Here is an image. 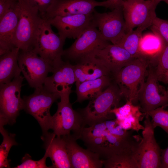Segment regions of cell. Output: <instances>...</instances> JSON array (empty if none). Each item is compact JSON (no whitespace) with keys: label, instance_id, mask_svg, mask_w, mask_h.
Masks as SVG:
<instances>
[{"label":"cell","instance_id":"2e32d148","mask_svg":"<svg viewBox=\"0 0 168 168\" xmlns=\"http://www.w3.org/2000/svg\"><path fill=\"white\" fill-rule=\"evenodd\" d=\"M87 57L103 66L112 76L135 58L120 46L114 44L96 50Z\"/></svg>","mask_w":168,"mask_h":168},{"label":"cell","instance_id":"d590c367","mask_svg":"<svg viewBox=\"0 0 168 168\" xmlns=\"http://www.w3.org/2000/svg\"><path fill=\"white\" fill-rule=\"evenodd\" d=\"M17 1L14 0H0V19Z\"/></svg>","mask_w":168,"mask_h":168},{"label":"cell","instance_id":"e0dca14e","mask_svg":"<svg viewBox=\"0 0 168 168\" xmlns=\"http://www.w3.org/2000/svg\"><path fill=\"white\" fill-rule=\"evenodd\" d=\"M92 13L57 16L46 20L57 28L59 35L63 39L65 40L67 38L76 39L91 24Z\"/></svg>","mask_w":168,"mask_h":168},{"label":"cell","instance_id":"8d00e7d4","mask_svg":"<svg viewBox=\"0 0 168 168\" xmlns=\"http://www.w3.org/2000/svg\"><path fill=\"white\" fill-rule=\"evenodd\" d=\"M161 168H168V147L165 149H161Z\"/></svg>","mask_w":168,"mask_h":168},{"label":"cell","instance_id":"5bb4252c","mask_svg":"<svg viewBox=\"0 0 168 168\" xmlns=\"http://www.w3.org/2000/svg\"><path fill=\"white\" fill-rule=\"evenodd\" d=\"M91 23L98 29L103 37L112 44H117L126 33L123 7L104 13L95 10Z\"/></svg>","mask_w":168,"mask_h":168},{"label":"cell","instance_id":"74e56055","mask_svg":"<svg viewBox=\"0 0 168 168\" xmlns=\"http://www.w3.org/2000/svg\"><path fill=\"white\" fill-rule=\"evenodd\" d=\"M107 0L113 4L114 7V9L118 7H123L124 1V0Z\"/></svg>","mask_w":168,"mask_h":168},{"label":"cell","instance_id":"7a4b0ae2","mask_svg":"<svg viewBox=\"0 0 168 168\" xmlns=\"http://www.w3.org/2000/svg\"><path fill=\"white\" fill-rule=\"evenodd\" d=\"M124 139L110 133L105 121L84 127L78 138L84 142L87 148L97 153L105 160L119 152L124 143Z\"/></svg>","mask_w":168,"mask_h":168},{"label":"cell","instance_id":"8fae6325","mask_svg":"<svg viewBox=\"0 0 168 168\" xmlns=\"http://www.w3.org/2000/svg\"><path fill=\"white\" fill-rule=\"evenodd\" d=\"M18 63L24 77L30 86L35 89L43 85L48 73L54 70L49 62L39 56L33 49L20 50Z\"/></svg>","mask_w":168,"mask_h":168},{"label":"cell","instance_id":"52a82bcc","mask_svg":"<svg viewBox=\"0 0 168 168\" xmlns=\"http://www.w3.org/2000/svg\"><path fill=\"white\" fill-rule=\"evenodd\" d=\"M69 97V95L60 97L57 110L52 116L51 129L59 136L70 134L72 131V135L77 140L85 126L80 113L72 108Z\"/></svg>","mask_w":168,"mask_h":168},{"label":"cell","instance_id":"d4e9b609","mask_svg":"<svg viewBox=\"0 0 168 168\" xmlns=\"http://www.w3.org/2000/svg\"><path fill=\"white\" fill-rule=\"evenodd\" d=\"M20 49L15 47L0 56V85L11 82L20 75L21 71L18 63Z\"/></svg>","mask_w":168,"mask_h":168},{"label":"cell","instance_id":"6da1fadb","mask_svg":"<svg viewBox=\"0 0 168 168\" xmlns=\"http://www.w3.org/2000/svg\"><path fill=\"white\" fill-rule=\"evenodd\" d=\"M19 18L13 44L20 50L33 49L44 19L38 8L28 0H18Z\"/></svg>","mask_w":168,"mask_h":168},{"label":"cell","instance_id":"44dd1931","mask_svg":"<svg viewBox=\"0 0 168 168\" xmlns=\"http://www.w3.org/2000/svg\"><path fill=\"white\" fill-rule=\"evenodd\" d=\"M18 1L0 19V55L15 47L13 40L19 18Z\"/></svg>","mask_w":168,"mask_h":168},{"label":"cell","instance_id":"9c48e42d","mask_svg":"<svg viewBox=\"0 0 168 168\" xmlns=\"http://www.w3.org/2000/svg\"><path fill=\"white\" fill-rule=\"evenodd\" d=\"M146 79L142 82L137 95L141 111L144 114L168 104L167 90L158 83L154 68L149 63Z\"/></svg>","mask_w":168,"mask_h":168},{"label":"cell","instance_id":"ffe728a7","mask_svg":"<svg viewBox=\"0 0 168 168\" xmlns=\"http://www.w3.org/2000/svg\"><path fill=\"white\" fill-rule=\"evenodd\" d=\"M41 139L48 157L52 162L51 168H72L65 140L53 132L43 133Z\"/></svg>","mask_w":168,"mask_h":168},{"label":"cell","instance_id":"7bdbcfd3","mask_svg":"<svg viewBox=\"0 0 168 168\" xmlns=\"http://www.w3.org/2000/svg\"></svg>","mask_w":168,"mask_h":168},{"label":"cell","instance_id":"d6986e66","mask_svg":"<svg viewBox=\"0 0 168 168\" xmlns=\"http://www.w3.org/2000/svg\"><path fill=\"white\" fill-rule=\"evenodd\" d=\"M62 136L65 142L72 168H101L103 166L104 160L100 159V155L80 146L72 134Z\"/></svg>","mask_w":168,"mask_h":168},{"label":"cell","instance_id":"5b68a950","mask_svg":"<svg viewBox=\"0 0 168 168\" xmlns=\"http://www.w3.org/2000/svg\"><path fill=\"white\" fill-rule=\"evenodd\" d=\"M60 98L59 95L49 91L43 85L35 88L32 94L23 97V110L37 120L43 134L51 129L52 116L50 109L53 104Z\"/></svg>","mask_w":168,"mask_h":168},{"label":"cell","instance_id":"b9f144b4","mask_svg":"<svg viewBox=\"0 0 168 168\" xmlns=\"http://www.w3.org/2000/svg\"><path fill=\"white\" fill-rule=\"evenodd\" d=\"M14 0L17 1H18V0Z\"/></svg>","mask_w":168,"mask_h":168},{"label":"cell","instance_id":"484cf974","mask_svg":"<svg viewBox=\"0 0 168 168\" xmlns=\"http://www.w3.org/2000/svg\"><path fill=\"white\" fill-rule=\"evenodd\" d=\"M152 32L142 35L139 48L140 57L145 58L150 62L157 59L166 43L158 33Z\"/></svg>","mask_w":168,"mask_h":168},{"label":"cell","instance_id":"4dcf8cb0","mask_svg":"<svg viewBox=\"0 0 168 168\" xmlns=\"http://www.w3.org/2000/svg\"><path fill=\"white\" fill-rule=\"evenodd\" d=\"M150 63L153 66L158 80L161 82L163 75L168 70V43H166L157 59Z\"/></svg>","mask_w":168,"mask_h":168},{"label":"cell","instance_id":"7402d4cb","mask_svg":"<svg viewBox=\"0 0 168 168\" xmlns=\"http://www.w3.org/2000/svg\"><path fill=\"white\" fill-rule=\"evenodd\" d=\"M110 113L115 116L117 123L125 130H132L138 133L144 128L140 121L145 114L141 111L139 105H134L130 101L127 100L120 107L112 109Z\"/></svg>","mask_w":168,"mask_h":168},{"label":"cell","instance_id":"4fadbf2b","mask_svg":"<svg viewBox=\"0 0 168 168\" xmlns=\"http://www.w3.org/2000/svg\"><path fill=\"white\" fill-rule=\"evenodd\" d=\"M110 44L91 22L81 35L68 49L64 50L63 55L68 59L78 62L96 50Z\"/></svg>","mask_w":168,"mask_h":168},{"label":"cell","instance_id":"4316f807","mask_svg":"<svg viewBox=\"0 0 168 168\" xmlns=\"http://www.w3.org/2000/svg\"><path fill=\"white\" fill-rule=\"evenodd\" d=\"M144 30L143 28L138 27L126 33L117 44L123 48L133 57H140L139 44Z\"/></svg>","mask_w":168,"mask_h":168},{"label":"cell","instance_id":"ac0fdd59","mask_svg":"<svg viewBox=\"0 0 168 168\" xmlns=\"http://www.w3.org/2000/svg\"><path fill=\"white\" fill-rule=\"evenodd\" d=\"M53 75L46 78L43 86L49 91L60 96L72 92V85L76 82L74 65L62 61L54 67Z\"/></svg>","mask_w":168,"mask_h":168},{"label":"cell","instance_id":"d6a6232c","mask_svg":"<svg viewBox=\"0 0 168 168\" xmlns=\"http://www.w3.org/2000/svg\"><path fill=\"white\" fill-rule=\"evenodd\" d=\"M107 128L111 134L123 138H132L129 132L123 129L117 123L115 119L105 121Z\"/></svg>","mask_w":168,"mask_h":168},{"label":"cell","instance_id":"9a60e30c","mask_svg":"<svg viewBox=\"0 0 168 168\" xmlns=\"http://www.w3.org/2000/svg\"><path fill=\"white\" fill-rule=\"evenodd\" d=\"M98 6L114 9L108 0L100 2L95 0H54L42 18L48 20L57 16L91 14Z\"/></svg>","mask_w":168,"mask_h":168},{"label":"cell","instance_id":"ab89813d","mask_svg":"<svg viewBox=\"0 0 168 168\" xmlns=\"http://www.w3.org/2000/svg\"><path fill=\"white\" fill-rule=\"evenodd\" d=\"M162 1L164 2L168 5V0H162Z\"/></svg>","mask_w":168,"mask_h":168},{"label":"cell","instance_id":"60d3db41","mask_svg":"<svg viewBox=\"0 0 168 168\" xmlns=\"http://www.w3.org/2000/svg\"><path fill=\"white\" fill-rule=\"evenodd\" d=\"M167 95L168 96V90H167Z\"/></svg>","mask_w":168,"mask_h":168},{"label":"cell","instance_id":"1f68e13d","mask_svg":"<svg viewBox=\"0 0 168 168\" xmlns=\"http://www.w3.org/2000/svg\"><path fill=\"white\" fill-rule=\"evenodd\" d=\"M48 157L47 154L45 152L44 156L38 161L32 160L31 156L28 154H26L21 160V163L14 168H49L51 166H48L46 165V160Z\"/></svg>","mask_w":168,"mask_h":168},{"label":"cell","instance_id":"30bf717a","mask_svg":"<svg viewBox=\"0 0 168 168\" xmlns=\"http://www.w3.org/2000/svg\"><path fill=\"white\" fill-rule=\"evenodd\" d=\"M158 4L153 0H124L123 11L126 33L135 28L145 30L151 26L156 16L155 10Z\"/></svg>","mask_w":168,"mask_h":168},{"label":"cell","instance_id":"3957f363","mask_svg":"<svg viewBox=\"0 0 168 168\" xmlns=\"http://www.w3.org/2000/svg\"><path fill=\"white\" fill-rule=\"evenodd\" d=\"M124 96L113 80L110 85L94 98L90 100L85 108L79 110L85 126H89L111 119V110L117 107Z\"/></svg>","mask_w":168,"mask_h":168},{"label":"cell","instance_id":"e575fe53","mask_svg":"<svg viewBox=\"0 0 168 168\" xmlns=\"http://www.w3.org/2000/svg\"><path fill=\"white\" fill-rule=\"evenodd\" d=\"M33 5L38 8L42 18L52 4L54 0H28Z\"/></svg>","mask_w":168,"mask_h":168},{"label":"cell","instance_id":"cb8c5ba5","mask_svg":"<svg viewBox=\"0 0 168 168\" xmlns=\"http://www.w3.org/2000/svg\"><path fill=\"white\" fill-rule=\"evenodd\" d=\"M74 72L76 82L78 83L96 79L104 76H112L104 67L90 57L84 58L74 65Z\"/></svg>","mask_w":168,"mask_h":168},{"label":"cell","instance_id":"f546056e","mask_svg":"<svg viewBox=\"0 0 168 168\" xmlns=\"http://www.w3.org/2000/svg\"><path fill=\"white\" fill-rule=\"evenodd\" d=\"M152 118L153 128L159 127L168 134V104L144 114Z\"/></svg>","mask_w":168,"mask_h":168},{"label":"cell","instance_id":"83f0119b","mask_svg":"<svg viewBox=\"0 0 168 168\" xmlns=\"http://www.w3.org/2000/svg\"><path fill=\"white\" fill-rule=\"evenodd\" d=\"M5 125L0 122V132L3 140L0 146V168H10L8 157L13 146L18 145L15 139L16 134L9 133L4 128Z\"/></svg>","mask_w":168,"mask_h":168},{"label":"cell","instance_id":"f35d334b","mask_svg":"<svg viewBox=\"0 0 168 168\" xmlns=\"http://www.w3.org/2000/svg\"><path fill=\"white\" fill-rule=\"evenodd\" d=\"M156 2L157 4L158 3L161 1H162V0H153Z\"/></svg>","mask_w":168,"mask_h":168},{"label":"cell","instance_id":"7c38bea8","mask_svg":"<svg viewBox=\"0 0 168 168\" xmlns=\"http://www.w3.org/2000/svg\"><path fill=\"white\" fill-rule=\"evenodd\" d=\"M65 40L55 33L51 25L47 20L44 19L33 50L49 62L54 68L63 61L62 57L63 55V47Z\"/></svg>","mask_w":168,"mask_h":168},{"label":"cell","instance_id":"f1b7e54d","mask_svg":"<svg viewBox=\"0 0 168 168\" xmlns=\"http://www.w3.org/2000/svg\"><path fill=\"white\" fill-rule=\"evenodd\" d=\"M104 166L106 168H138L133 156L121 155L104 160Z\"/></svg>","mask_w":168,"mask_h":168},{"label":"cell","instance_id":"ba28073f","mask_svg":"<svg viewBox=\"0 0 168 168\" xmlns=\"http://www.w3.org/2000/svg\"><path fill=\"white\" fill-rule=\"evenodd\" d=\"M145 116L142 138L137 145L134 157L138 168H161V149L155 138L154 128L150 116Z\"/></svg>","mask_w":168,"mask_h":168},{"label":"cell","instance_id":"277c9868","mask_svg":"<svg viewBox=\"0 0 168 168\" xmlns=\"http://www.w3.org/2000/svg\"><path fill=\"white\" fill-rule=\"evenodd\" d=\"M149 63V60L145 58H134L113 76L114 81L126 101L135 105L137 103L138 92L146 75Z\"/></svg>","mask_w":168,"mask_h":168},{"label":"cell","instance_id":"836d02e7","mask_svg":"<svg viewBox=\"0 0 168 168\" xmlns=\"http://www.w3.org/2000/svg\"><path fill=\"white\" fill-rule=\"evenodd\" d=\"M151 27L152 31L157 32L168 43V21L156 16Z\"/></svg>","mask_w":168,"mask_h":168},{"label":"cell","instance_id":"603a6c76","mask_svg":"<svg viewBox=\"0 0 168 168\" xmlns=\"http://www.w3.org/2000/svg\"><path fill=\"white\" fill-rule=\"evenodd\" d=\"M113 80L112 76L106 75L94 80L76 82V102H81L94 98L109 86Z\"/></svg>","mask_w":168,"mask_h":168},{"label":"cell","instance_id":"8992f818","mask_svg":"<svg viewBox=\"0 0 168 168\" xmlns=\"http://www.w3.org/2000/svg\"><path fill=\"white\" fill-rule=\"evenodd\" d=\"M24 77L20 75L8 83L0 85V122L5 125L14 124L24 103L21 91Z\"/></svg>","mask_w":168,"mask_h":168}]
</instances>
